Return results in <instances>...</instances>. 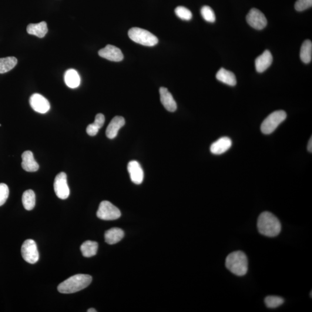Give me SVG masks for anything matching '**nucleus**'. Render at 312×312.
I'll return each mask as SVG.
<instances>
[{
  "mask_svg": "<svg viewBox=\"0 0 312 312\" xmlns=\"http://www.w3.org/2000/svg\"><path fill=\"white\" fill-rule=\"evenodd\" d=\"M258 232L268 237H277L280 233L281 225L279 219L270 212L260 214L257 220Z\"/></svg>",
  "mask_w": 312,
  "mask_h": 312,
  "instance_id": "f257e3e1",
  "label": "nucleus"
},
{
  "mask_svg": "<svg viewBox=\"0 0 312 312\" xmlns=\"http://www.w3.org/2000/svg\"><path fill=\"white\" fill-rule=\"evenodd\" d=\"M92 277L89 275H75L60 283L58 290L60 293L71 294L83 290L92 283Z\"/></svg>",
  "mask_w": 312,
  "mask_h": 312,
  "instance_id": "f03ea898",
  "label": "nucleus"
},
{
  "mask_svg": "<svg viewBox=\"0 0 312 312\" xmlns=\"http://www.w3.org/2000/svg\"><path fill=\"white\" fill-rule=\"evenodd\" d=\"M226 267L237 276H244L248 271L246 255L242 251H234L229 254L226 259Z\"/></svg>",
  "mask_w": 312,
  "mask_h": 312,
  "instance_id": "7ed1b4c3",
  "label": "nucleus"
},
{
  "mask_svg": "<svg viewBox=\"0 0 312 312\" xmlns=\"http://www.w3.org/2000/svg\"><path fill=\"white\" fill-rule=\"evenodd\" d=\"M131 39L139 44L146 46H153L157 44L158 38L153 34L142 29L134 28L129 31Z\"/></svg>",
  "mask_w": 312,
  "mask_h": 312,
  "instance_id": "20e7f679",
  "label": "nucleus"
},
{
  "mask_svg": "<svg viewBox=\"0 0 312 312\" xmlns=\"http://www.w3.org/2000/svg\"><path fill=\"white\" fill-rule=\"evenodd\" d=\"M286 117V112L282 110H277L271 113L261 124V132L267 135L273 133L284 122Z\"/></svg>",
  "mask_w": 312,
  "mask_h": 312,
  "instance_id": "39448f33",
  "label": "nucleus"
},
{
  "mask_svg": "<svg viewBox=\"0 0 312 312\" xmlns=\"http://www.w3.org/2000/svg\"><path fill=\"white\" fill-rule=\"evenodd\" d=\"M97 216L104 220H114L121 216L120 210L108 201H104L100 203Z\"/></svg>",
  "mask_w": 312,
  "mask_h": 312,
  "instance_id": "423d86ee",
  "label": "nucleus"
},
{
  "mask_svg": "<svg viewBox=\"0 0 312 312\" xmlns=\"http://www.w3.org/2000/svg\"><path fill=\"white\" fill-rule=\"evenodd\" d=\"M22 256L27 263L35 264L39 260L37 246L35 241L28 240L24 242L21 248Z\"/></svg>",
  "mask_w": 312,
  "mask_h": 312,
  "instance_id": "0eeeda50",
  "label": "nucleus"
},
{
  "mask_svg": "<svg viewBox=\"0 0 312 312\" xmlns=\"http://www.w3.org/2000/svg\"><path fill=\"white\" fill-rule=\"evenodd\" d=\"M246 21L251 28L258 30L264 29L267 25L266 16L260 10L256 8L251 9L248 13Z\"/></svg>",
  "mask_w": 312,
  "mask_h": 312,
  "instance_id": "6e6552de",
  "label": "nucleus"
},
{
  "mask_svg": "<svg viewBox=\"0 0 312 312\" xmlns=\"http://www.w3.org/2000/svg\"><path fill=\"white\" fill-rule=\"evenodd\" d=\"M54 190L57 197L60 199L66 200L69 196V189L67 184L66 173H60L55 177Z\"/></svg>",
  "mask_w": 312,
  "mask_h": 312,
  "instance_id": "1a4fd4ad",
  "label": "nucleus"
},
{
  "mask_svg": "<svg viewBox=\"0 0 312 312\" xmlns=\"http://www.w3.org/2000/svg\"><path fill=\"white\" fill-rule=\"evenodd\" d=\"M30 106L34 110L39 113H46L50 109L49 101L39 94H34L30 98Z\"/></svg>",
  "mask_w": 312,
  "mask_h": 312,
  "instance_id": "9d476101",
  "label": "nucleus"
},
{
  "mask_svg": "<svg viewBox=\"0 0 312 312\" xmlns=\"http://www.w3.org/2000/svg\"><path fill=\"white\" fill-rule=\"evenodd\" d=\"M99 55L103 58L116 62L122 61L124 58L121 50L111 45H106L105 48L100 50Z\"/></svg>",
  "mask_w": 312,
  "mask_h": 312,
  "instance_id": "9b49d317",
  "label": "nucleus"
},
{
  "mask_svg": "<svg viewBox=\"0 0 312 312\" xmlns=\"http://www.w3.org/2000/svg\"><path fill=\"white\" fill-rule=\"evenodd\" d=\"M128 171L130 173V178L134 183L136 184H141L143 180V171L139 163L137 161L133 160L128 164Z\"/></svg>",
  "mask_w": 312,
  "mask_h": 312,
  "instance_id": "f8f14e48",
  "label": "nucleus"
},
{
  "mask_svg": "<svg viewBox=\"0 0 312 312\" xmlns=\"http://www.w3.org/2000/svg\"><path fill=\"white\" fill-rule=\"evenodd\" d=\"M273 62V57L270 50H265L263 54L258 56L255 60L256 71L259 73L264 72L269 68Z\"/></svg>",
  "mask_w": 312,
  "mask_h": 312,
  "instance_id": "ddd939ff",
  "label": "nucleus"
},
{
  "mask_svg": "<svg viewBox=\"0 0 312 312\" xmlns=\"http://www.w3.org/2000/svg\"><path fill=\"white\" fill-rule=\"evenodd\" d=\"M232 146V140L229 137H221L216 141L214 142L210 146V150L211 153L216 155L226 152L230 149Z\"/></svg>",
  "mask_w": 312,
  "mask_h": 312,
  "instance_id": "4468645a",
  "label": "nucleus"
},
{
  "mask_svg": "<svg viewBox=\"0 0 312 312\" xmlns=\"http://www.w3.org/2000/svg\"><path fill=\"white\" fill-rule=\"evenodd\" d=\"M160 100L164 108L168 111L175 112L177 109V105L175 100L171 93L166 88H161L160 89Z\"/></svg>",
  "mask_w": 312,
  "mask_h": 312,
  "instance_id": "2eb2a0df",
  "label": "nucleus"
},
{
  "mask_svg": "<svg viewBox=\"0 0 312 312\" xmlns=\"http://www.w3.org/2000/svg\"><path fill=\"white\" fill-rule=\"evenodd\" d=\"M125 125V120L122 116L113 117L106 130V137L109 139L116 138L119 130Z\"/></svg>",
  "mask_w": 312,
  "mask_h": 312,
  "instance_id": "dca6fc26",
  "label": "nucleus"
},
{
  "mask_svg": "<svg viewBox=\"0 0 312 312\" xmlns=\"http://www.w3.org/2000/svg\"><path fill=\"white\" fill-rule=\"evenodd\" d=\"M22 167L23 170L28 172H35L39 169V164L34 158L33 153L31 151H25L22 155Z\"/></svg>",
  "mask_w": 312,
  "mask_h": 312,
  "instance_id": "f3484780",
  "label": "nucleus"
},
{
  "mask_svg": "<svg viewBox=\"0 0 312 312\" xmlns=\"http://www.w3.org/2000/svg\"><path fill=\"white\" fill-rule=\"evenodd\" d=\"M27 32L30 35H35L39 38H43L48 32V26L45 22L36 24H30L27 28Z\"/></svg>",
  "mask_w": 312,
  "mask_h": 312,
  "instance_id": "a211bd4d",
  "label": "nucleus"
},
{
  "mask_svg": "<svg viewBox=\"0 0 312 312\" xmlns=\"http://www.w3.org/2000/svg\"><path fill=\"white\" fill-rule=\"evenodd\" d=\"M125 236L124 231L119 228H112L106 231L105 233V240L109 244H114L118 243Z\"/></svg>",
  "mask_w": 312,
  "mask_h": 312,
  "instance_id": "6ab92c4d",
  "label": "nucleus"
},
{
  "mask_svg": "<svg viewBox=\"0 0 312 312\" xmlns=\"http://www.w3.org/2000/svg\"><path fill=\"white\" fill-rule=\"evenodd\" d=\"M216 79L221 82L227 85L234 86L236 85L237 79L234 73L228 70L221 68L216 73Z\"/></svg>",
  "mask_w": 312,
  "mask_h": 312,
  "instance_id": "aec40b11",
  "label": "nucleus"
},
{
  "mask_svg": "<svg viewBox=\"0 0 312 312\" xmlns=\"http://www.w3.org/2000/svg\"><path fill=\"white\" fill-rule=\"evenodd\" d=\"M65 83L69 88H78L80 83V78L78 72L73 69L67 70L65 75Z\"/></svg>",
  "mask_w": 312,
  "mask_h": 312,
  "instance_id": "412c9836",
  "label": "nucleus"
},
{
  "mask_svg": "<svg viewBox=\"0 0 312 312\" xmlns=\"http://www.w3.org/2000/svg\"><path fill=\"white\" fill-rule=\"evenodd\" d=\"M99 244L95 241H87L80 246V251L85 257H91L97 254Z\"/></svg>",
  "mask_w": 312,
  "mask_h": 312,
  "instance_id": "4be33fe9",
  "label": "nucleus"
},
{
  "mask_svg": "<svg viewBox=\"0 0 312 312\" xmlns=\"http://www.w3.org/2000/svg\"><path fill=\"white\" fill-rule=\"evenodd\" d=\"M312 57V42L310 40H306L302 45L300 51V58L303 63H310Z\"/></svg>",
  "mask_w": 312,
  "mask_h": 312,
  "instance_id": "5701e85b",
  "label": "nucleus"
},
{
  "mask_svg": "<svg viewBox=\"0 0 312 312\" xmlns=\"http://www.w3.org/2000/svg\"><path fill=\"white\" fill-rule=\"evenodd\" d=\"M22 203L26 210H31L35 206V194L32 190H26L23 194Z\"/></svg>",
  "mask_w": 312,
  "mask_h": 312,
  "instance_id": "b1692460",
  "label": "nucleus"
},
{
  "mask_svg": "<svg viewBox=\"0 0 312 312\" xmlns=\"http://www.w3.org/2000/svg\"><path fill=\"white\" fill-rule=\"evenodd\" d=\"M18 60L15 57L0 59V73H4L11 71L16 66Z\"/></svg>",
  "mask_w": 312,
  "mask_h": 312,
  "instance_id": "393cba45",
  "label": "nucleus"
},
{
  "mask_svg": "<svg viewBox=\"0 0 312 312\" xmlns=\"http://www.w3.org/2000/svg\"><path fill=\"white\" fill-rule=\"evenodd\" d=\"M265 304L268 308L274 309L280 306L284 303L283 298L277 296H268L265 298Z\"/></svg>",
  "mask_w": 312,
  "mask_h": 312,
  "instance_id": "a878e982",
  "label": "nucleus"
},
{
  "mask_svg": "<svg viewBox=\"0 0 312 312\" xmlns=\"http://www.w3.org/2000/svg\"><path fill=\"white\" fill-rule=\"evenodd\" d=\"M201 15L205 21L208 22L213 23L216 21V16L213 10L209 6H204L201 10Z\"/></svg>",
  "mask_w": 312,
  "mask_h": 312,
  "instance_id": "bb28decb",
  "label": "nucleus"
},
{
  "mask_svg": "<svg viewBox=\"0 0 312 312\" xmlns=\"http://www.w3.org/2000/svg\"><path fill=\"white\" fill-rule=\"evenodd\" d=\"M175 12L178 18L184 20V21H190L193 17L192 13L190 10L184 7V6H177L175 10Z\"/></svg>",
  "mask_w": 312,
  "mask_h": 312,
  "instance_id": "cd10ccee",
  "label": "nucleus"
},
{
  "mask_svg": "<svg viewBox=\"0 0 312 312\" xmlns=\"http://www.w3.org/2000/svg\"><path fill=\"white\" fill-rule=\"evenodd\" d=\"M9 188L5 183H0V207L4 205L9 196Z\"/></svg>",
  "mask_w": 312,
  "mask_h": 312,
  "instance_id": "c85d7f7f",
  "label": "nucleus"
},
{
  "mask_svg": "<svg viewBox=\"0 0 312 312\" xmlns=\"http://www.w3.org/2000/svg\"><path fill=\"white\" fill-rule=\"evenodd\" d=\"M312 0H297L295 4V9L297 11H303L311 7Z\"/></svg>",
  "mask_w": 312,
  "mask_h": 312,
  "instance_id": "c756f323",
  "label": "nucleus"
},
{
  "mask_svg": "<svg viewBox=\"0 0 312 312\" xmlns=\"http://www.w3.org/2000/svg\"><path fill=\"white\" fill-rule=\"evenodd\" d=\"M105 123V116L102 113H99L96 116L95 122L93 123L97 128L100 129Z\"/></svg>",
  "mask_w": 312,
  "mask_h": 312,
  "instance_id": "7c9ffc66",
  "label": "nucleus"
},
{
  "mask_svg": "<svg viewBox=\"0 0 312 312\" xmlns=\"http://www.w3.org/2000/svg\"><path fill=\"white\" fill-rule=\"evenodd\" d=\"M100 129L94 125L93 123L90 124L86 129V132L90 136H95L98 133Z\"/></svg>",
  "mask_w": 312,
  "mask_h": 312,
  "instance_id": "2f4dec72",
  "label": "nucleus"
},
{
  "mask_svg": "<svg viewBox=\"0 0 312 312\" xmlns=\"http://www.w3.org/2000/svg\"><path fill=\"white\" fill-rule=\"evenodd\" d=\"M308 150L309 152H310V153H312V137L311 138L310 141H309V142H308Z\"/></svg>",
  "mask_w": 312,
  "mask_h": 312,
  "instance_id": "473e14b6",
  "label": "nucleus"
},
{
  "mask_svg": "<svg viewBox=\"0 0 312 312\" xmlns=\"http://www.w3.org/2000/svg\"><path fill=\"white\" fill-rule=\"evenodd\" d=\"M88 312H97V311L95 310V309H93V308H90L89 309V310L88 311Z\"/></svg>",
  "mask_w": 312,
  "mask_h": 312,
  "instance_id": "72a5a7b5",
  "label": "nucleus"
},
{
  "mask_svg": "<svg viewBox=\"0 0 312 312\" xmlns=\"http://www.w3.org/2000/svg\"><path fill=\"white\" fill-rule=\"evenodd\" d=\"M311 297H312V291H311Z\"/></svg>",
  "mask_w": 312,
  "mask_h": 312,
  "instance_id": "f704fd0d",
  "label": "nucleus"
}]
</instances>
